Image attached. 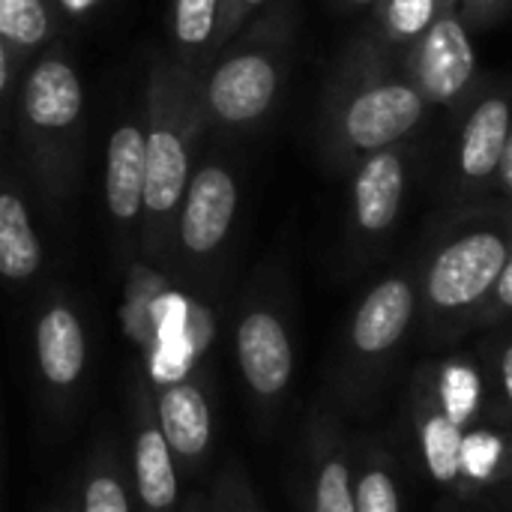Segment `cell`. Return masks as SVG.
<instances>
[{"instance_id":"24","label":"cell","mask_w":512,"mask_h":512,"mask_svg":"<svg viewBox=\"0 0 512 512\" xmlns=\"http://www.w3.org/2000/svg\"><path fill=\"white\" fill-rule=\"evenodd\" d=\"M210 512H261L255 495H252V486H249V480L243 477L240 468H231L216 483V492H213V501H210Z\"/></svg>"},{"instance_id":"27","label":"cell","mask_w":512,"mask_h":512,"mask_svg":"<svg viewBox=\"0 0 512 512\" xmlns=\"http://www.w3.org/2000/svg\"><path fill=\"white\" fill-rule=\"evenodd\" d=\"M18 75H21V66L15 63V57L9 54V48L0 39V132H6V126H9V111H12Z\"/></svg>"},{"instance_id":"12","label":"cell","mask_w":512,"mask_h":512,"mask_svg":"<svg viewBox=\"0 0 512 512\" xmlns=\"http://www.w3.org/2000/svg\"><path fill=\"white\" fill-rule=\"evenodd\" d=\"M144 111L135 108L111 132L105 153V213L117 246L132 258L141 237V207H144Z\"/></svg>"},{"instance_id":"18","label":"cell","mask_w":512,"mask_h":512,"mask_svg":"<svg viewBox=\"0 0 512 512\" xmlns=\"http://www.w3.org/2000/svg\"><path fill=\"white\" fill-rule=\"evenodd\" d=\"M453 0H378L363 33L393 60L411 48Z\"/></svg>"},{"instance_id":"28","label":"cell","mask_w":512,"mask_h":512,"mask_svg":"<svg viewBox=\"0 0 512 512\" xmlns=\"http://www.w3.org/2000/svg\"><path fill=\"white\" fill-rule=\"evenodd\" d=\"M105 0H51L57 21L60 24H72V21H84L87 15H93Z\"/></svg>"},{"instance_id":"6","label":"cell","mask_w":512,"mask_h":512,"mask_svg":"<svg viewBox=\"0 0 512 512\" xmlns=\"http://www.w3.org/2000/svg\"><path fill=\"white\" fill-rule=\"evenodd\" d=\"M240 198V171L225 150L198 156L174 216L165 267L189 282H204L234 243Z\"/></svg>"},{"instance_id":"13","label":"cell","mask_w":512,"mask_h":512,"mask_svg":"<svg viewBox=\"0 0 512 512\" xmlns=\"http://www.w3.org/2000/svg\"><path fill=\"white\" fill-rule=\"evenodd\" d=\"M45 267V249L33 216V192L9 144L0 132V282L27 285Z\"/></svg>"},{"instance_id":"9","label":"cell","mask_w":512,"mask_h":512,"mask_svg":"<svg viewBox=\"0 0 512 512\" xmlns=\"http://www.w3.org/2000/svg\"><path fill=\"white\" fill-rule=\"evenodd\" d=\"M471 36L474 33L465 27L453 3L411 48L402 51L399 69L429 111L453 114L483 78Z\"/></svg>"},{"instance_id":"26","label":"cell","mask_w":512,"mask_h":512,"mask_svg":"<svg viewBox=\"0 0 512 512\" xmlns=\"http://www.w3.org/2000/svg\"><path fill=\"white\" fill-rule=\"evenodd\" d=\"M270 0H225L222 6V21H219V33H216V51L222 48V42L228 36H234L258 9H264Z\"/></svg>"},{"instance_id":"16","label":"cell","mask_w":512,"mask_h":512,"mask_svg":"<svg viewBox=\"0 0 512 512\" xmlns=\"http://www.w3.org/2000/svg\"><path fill=\"white\" fill-rule=\"evenodd\" d=\"M132 477L135 498L141 512H174L177 510V462L156 426V414L141 408L132 441Z\"/></svg>"},{"instance_id":"2","label":"cell","mask_w":512,"mask_h":512,"mask_svg":"<svg viewBox=\"0 0 512 512\" xmlns=\"http://www.w3.org/2000/svg\"><path fill=\"white\" fill-rule=\"evenodd\" d=\"M429 108L408 84L399 60L363 30L339 51L318 120V147L330 171L348 174L363 156L408 141L429 120Z\"/></svg>"},{"instance_id":"19","label":"cell","mask_w":512,"mask_h":512,"mask_svg":"<svg viewBox=\"0 0 512 512\" xmlns=\"http://www.w3.org/2000/svg\"><path fill=\"white\" fill-rule=\"evenodd\" d=\"M57 33L60 21L51 0H0V39L21 69L57 42Z\"/></svg>"},{"instance_id":"3","label":"cell","mask_w":512,"mask_h":512,"mask_svg":"<svg viewBox=\"0 0 512 512\" xmlns=\"http://www.w3.org/2000/svg\"><path fill=\"white\" fill-rule=\"evenodd\" d=\"M141 111L147 177L138 252L147 264L165 267L174 216L207 132L198 75L177 63L168 51L159 54L147 72Z\"/></svg>"},{"instance_id":"20","label":"cell","mask_w":512,"mask_h":512,"mask_svg":"<svg viewBox=\"0 0 512 512\" xmlns=\"http://www.w3.org/2000/svg\"><path fill=\"white\" fill-rule=\"evenodd\" d=\"M420 450L426 459L429 474L444 483L453 486L462 477V453H465V426L456 423L441 402L423 414L420 423Z\"/></svg>"},{"instance_id":"7","label":"cell","mask_w":512,"mask_h":512,"mask_svg":"<svg viewBox=\"0 0 512 512\" xmlns=\"http://www.w3.org/2000/svg\"><path fill=\"white\" fill-rule=\"evenodd\" d=\"M453 144L441 180L447 210L498 204L495 168L512 144L510 87L504 78H480L471 96L453 111ZM507 207V204H504Z\"/></svg>"},{"instance_id":"14","label":"cell","mask_w":512,"mask_h":512,"mask_svg":"<svg viewBox=\"0 0 512 512\" xmlns=\"http://www.w3.org/2000/svg\"><path fill=\"white\" fill-rule=\"evenodd\" d=\"M36 366L51 393H72L87 372V330L75 303L51 291L36 315L33 330Z\"/></svg>"},{"instance_id":"11","label":"cell","mask_w":512,"mask_h":512,"mask_svg":"<svg viewBox=\"0 0 512 512\" xmlns=\"http://www.w3.org/2000/svg\"><path fill=\"white\" fill-rule=\"evenodd\" d=\"M417 318V276L396 270L372 285L357 303L348 324V351L357 363L372 366L405 342Z\"/></svg>"},{"instance_id":"1","label":"cell","mask_w":512,"mask_h":512,"mask_svg":"<svg viewBox=\"0 0 512 512\" xmlns=\"http://www.w3.org/2000/svg\"><path fill=\"white\" fill-rule=\"evenodd\" d=\"M6 132H12L9 144L36 201L51 216L63 213L84 171L87 93L60 42H51L21 69Z\"/></svg>"},{"instance_id":"8","label":"cell","mask_w":512,"mask_h":512,"mask_svg":"<svg viewBox=\"0 0 512 512\" xmlns=\"http://www.w3.org/2000/svg\"><path fill=\"white\" fill-rule=\"evenodd\" d=\"M414 156L417 147L408 138L363 156L348 171L351 186H348L345 231L357 255L363 258L378 255L390 243L393 231L399 228L408 186H411Z\"/></svg>"},{"instance_id":"17","label":"cell","mask_w":512,"mask_h":512,"mask_svg":"<svg viewBox=\"0 0 512 512\" xmlns=\"http://www.w3.org/2000/svg\"><path fill=\"white\" fill-rule=\"evenodd\" d=\"M225 0H171V57L201 75L216 54V33Z\"/></svg>"},{"instance_id":"23","label":"cell","mask_w":512,"mask_h":512,"mask_svg":"<svg viewBox=\"0 0 512 512\" xmlns=\"http://www.w3.org/2000/svg\"><path fill=\"white\" fill-rule=\"evenodd\" d=\"M354 512H402V495L390 462L366 456L354 477Z\"/></svg>"},{"instance_id":"10","label":"cell","mask_w":512,"mask_h":512,"mask_svg":"<svg viewBox=\"0 0 512 512\" xmlns=\"http://www.w3.org/2000/svg\"><path fill=\"white\" fill-rule=\"evenodd\" d=\"M234 354L249 393L261 402L285 396L294 378V342L288 318L273 291H255L246 297L234 327Z\"/></svg>"},{"instance_id":"29","label":"cell","mask_w":512,"mask_h":512,"mask_svg":"<svg viewBox=\"0 0 512 512\" xmlns=\"http://www.w3.org/2000/svg\"><path fill=\"white\" fill-rule=\"evenodd\" d=\"M501 387H504V399L512 396V348L504 345L501 351Z\"/></svg>"},{"instance_id":"30","label":"cell","mask_w":512,"mask_h":512,"mask_svg":"<svg viewBox=\"0 0 512 512\" xmlns=\"http://www.w3.org/2000/svg\"><path fill=\"white\" fill-rule=\"evenodd\" d=\"M333 3L345 12H360V9H372L378 0H333Z\"/></svg>"},{"instance_id":"15","label":"cell","mask_w":512,"mask_h":512,"mask_svg":"<svg viewBox=\"0 0 512 512\" xmlns=\"http://www.w3.org/2000/svg\"><path fill=\"white\" fill-rule=\"evenodd\" d=\"M156 426L174 456L189 474H198L213 447V414L201 384L174 381L156 399Z\"/></svg>"},{"instance_id":"21","label":"cell","mask_w":512,"mask_h":512,"mask_svg":"<svg viewBox=\"0 0 512 512\" xmlns=\"http://www.w3.org/2000/svg\"><path fill=\"white\" fill-rule=\"evenodd\" d=\"M312 512H354V471L342 447H318Z\"/></svg>"},{"instance_id":"22","label":"cell","mask_w":512,"mask_h":512,"mask_svg":"<svg viewBox=\"0 0 512 512\" xmlns=\"http://www.w3.org/2000/svg\"><path fill=\"white\" fill-rule=\"evenodd\" d=\"M81 512H135L126 480L120 477L117 462L108 450L99 453V462L84 477Z\"/></svg>"},{"instance_id":"4","label":"cell","mask_w":512,"mask_h":512,"mask_svg":"<svg viewBox=\"0 0 512 512\" xmlns=\"http://www.w3.org/2000/svg\"><path fill=\"white\" fill-rule=\"evenodd\" d=\"M444 216L438 237L414 273L417 315H423L435 339L474 330L495 279L512 264L510 207H456Z\"/></svg>"},{"instance_id":"31","label":"cell","mask_w":512,"mask_h":512,"mask_svg":"<svg viewBox=\"0 0 512 512\" xmlns=\"http://www.w3.org/2000/svg\"><path fill=\"white\" fill-rule=\"evenodd\" d=\"M183 512H210V504H207V498L201 495V492H195L189 501H186V507Z\"/></svg>"},{"instance_id":"25","label":"cell","mask_w":512,"mask_h":512,"mask_svg":"<svg viewBox=\"0 0 512 512\" xmlns=\"http://www.w3.org/2000/svg\"><path fill=\"white\" fill-rule=\"evenodd\" d=\"M453 3L471 33H483L504 24L512 9V0H453Z\"/></svg>"},{"instance_id":"5","label":"cell","mask_w":512,"mask_h":512,"mask_svg":"<svg viewBox=\"0 0 512 512\" xmlns=\"http://www.w3.org/2000/svg\"><path fill=\"white\" fill-rule=\"evenodd\" d=\"M297 0H270L222 42L198 75L207 129L252 132L282 99L294 60Z\"/></svg>"}]
</instances>
